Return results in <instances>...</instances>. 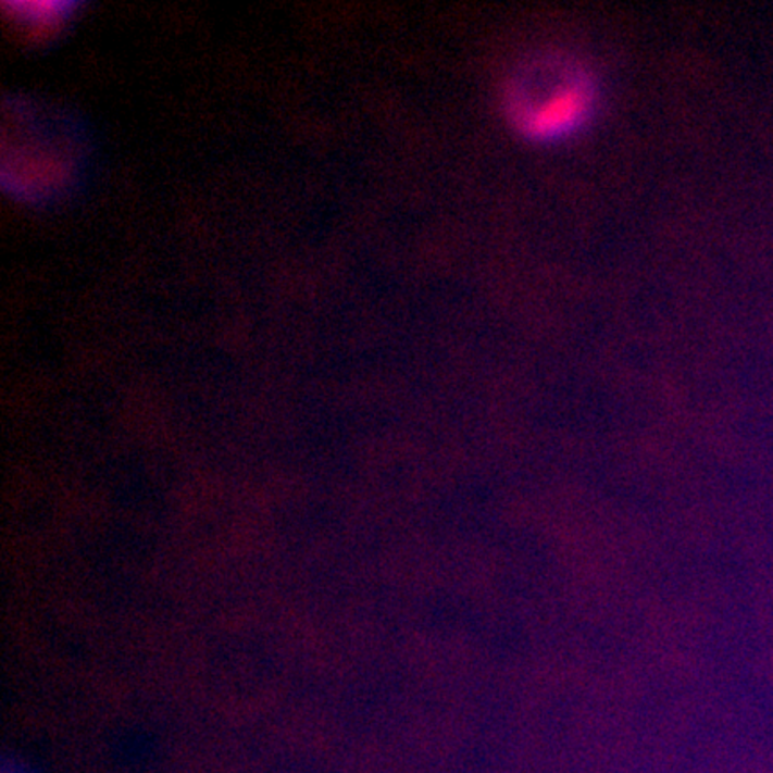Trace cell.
<instances>
[{
    "label": "cell",
    "instance_id": "6da1fadb",
    "mask_svg": "<svg viewBox=\"0 0 773 773\" xmlns=\"http://www.w3.org/2000/svg\"><path fill=\"white\" fill-rule=\"evenodd\" d=\"M600 86L581 61L541 57L518 68L503 93L506 115L532 144L566 142L597 115Z\"/></svg>",
    "mask_w": 773,
    "mask_h": 773
},
{
    "label": "cell",
    "instance_id": "7a4b0ae2",
    "mask_svg": "<svg viewBox=\"0 0 773 773\" xmlns=\"http://www.w3.org/2000/svg\"><path fill=\"white\" fill-rule=\"evenodd\" d=\"M65 5L61 4H13L16 21L24 22V27L29 29H43L57 27Z\"/></svg>",
    "mask_w": 773,
    "mask_h": 773
}]
</instances>
